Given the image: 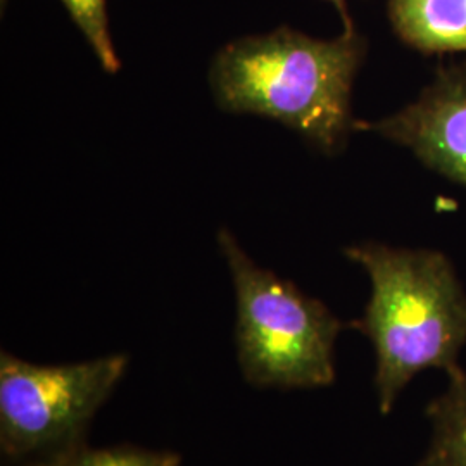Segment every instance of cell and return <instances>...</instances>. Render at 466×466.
Masks as SVG:
<instances>
[{
  "label": "cell",
  "mask_w": 466,
  "mask_h": 466,
  "mask_svg": "<svg viewBox=\"0 0 466 466\" xmlns=\"http://www.w3.org/2000/svg\"><path fill=\"white\" fill-rule=\"evenodd\" d=\"M73 23L84 34L88 46L99 59L100 66L115 75L121 63L109 35L106 0H61Z\"/></svg>",
  "instance_id": "cell-9"
},
{
  "label": "cell",
  "mask_w": 466,
  "mask_h": 466,
  "mask_svg": "<svg viewBox=\"0 0 466 466\" xmlns=\"http://www.w3.org/2000/svg\"><path fill=\"white\" fill-rule=\"evenodd\" d=\"M237 294L235 344L244 380L256 389H319L335 380L333 346L342 323L289 280L258 267L228 230L218 235Z\"/></svg>",
  "instance_id": "cell-3"
},
{
  "label": "cell",
  "mask_w": 466,
  "mask_h": 466,
  "mask_svg": "<svg viewBox=\"0 0 466 466\" xmlns=\"http://www.w3.org/2000/svg\"><path fill=\"white\" fill-rule=\"evenodd\" d=\"M333 5L337 7V11L340 13V16H342V21H344V26L346 25H350L352 21H350V15H348V9H346V0H330Z\"/></svg>",
  "instance_id": "cell-10"
},
{
  "label": "cell",
  "mask_w": 466,
  "mask_h": 466,
  "mask_svg": "<svg viewBox=\"0 0 466 466\" xmlns=\"http://www.w3.org/2000/svg\"><path fill=\"white\" fill-rule=\"evenodd\" d=\"M365 49L354 23L333 40L282 26L219 50L211 84L221 107L273 117L330 150L354 127L350 88Z\"/></svg>",
  "instance_id": "cell-1"
},
{
  "label": "cell",
  "mask_w": 466,
  "mask_h": 466,
  "mask_svg": "<svg viewBox=\"0 0 466 466\" xmlns=\"http://www.w3.org/2000/svg\"><path fill=\"white\" fill-rule=\"evenodd\" d=\"M400 40L423 54L466 52V0H389Z\"/></svg>",
  "instance_id": "cell-6"
},
{
  "label": "cell",
  "mask_w": 466,
  "mask_h": 466,
  "mask_svg": "<svg viewBox=\"0 0 466 466\" xmlns=\"http://www.w3.org/2000/svg\"><path fill=\"white\" fill-rule=\"evenodd\" d=\"M46 466H182V456L175 451H157L121 444L92 448L88 444Z\"/></svg>",
  "instance_id": "cell-8"
},
{
  "label": "cell",
  "mask_w": 466,
  "mask_h": 466,
  "mask_svg": "<svg viewBox=\"0 0 466 466\" xmlns=\"http://www.w3.org/2000/svg\"><path fill=\"white\" fill-rule=\"evenodd\" d=\"M432 441L417 466H466V371L451 375L448 389L427 406Z\"/></svg>",
  "instance_id": "cell-7"
},
{
  "label": "cell",
  "mask_w": 466,
  "mask_h": 466,
  "mask_svg": "<svg viewBox=\"0 0 466 466\" xmlns=\"http://www.w3.org/2000/svg\"><path fill=\"white\" fill-rule=\"evenodd\" d=\"M127 367V354L36 365L2 350V465L46 466L80 450L92 420L115 392Z\"/></svg>",
  "instance_id": "cell-4"
},
{
  "label": "cell",
  "mask_w": 466,
  "mask_h": 466,
  "mask_svg": "<svg viewBox=\"0 0 466 466\" xmlns=\"http://www.w3.org/2000/svg\"><path fill=\"white\" fill-rule=\"evenodd\" d=\"M367 269L371 298L354 321L373 344L379 410L389 415L418 373H458L466 344V294L450 259L435 250L363 244L346 250Z\"/></svg>",
  "instance_id": "cell-2"
},
{
  "label": "cell",
  "mask_w": 466,
  "mask_h": 466,
  "mask_svg": "<svg viewBox=\"0 0 466 466\" xmlns=\"http://www.w3.org/2000/svg\"><path fill=\"white\" fill-rule=\"evenodd\" d=\"M354 127L410 147L425 165L466 185V66L442 67L421 97L396 116Z\"/></svg>",
  "instance_id": "cell-5"
}]
</instances>
